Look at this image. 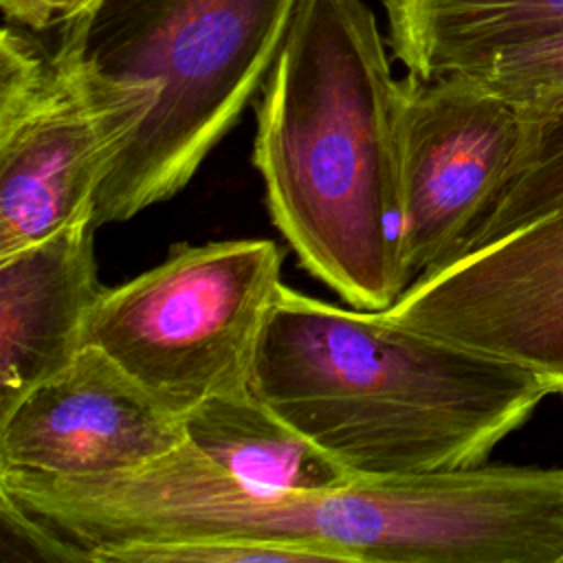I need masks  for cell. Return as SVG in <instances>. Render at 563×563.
<instances>
[{
  "instance_id": "6da1fadb",
  "label": "cell",
  "mask_w": 563,
  "mask_h": 563,
  "mask_svg": "<svg viewBox=\"0 0 563 563\" xmlns=\"http://www.w3.org/2000/svg\"><path fill=\"white\" fill-rule=\"evenodd\" d=\"M0 488L92 563L167 543H292L332 563H563V468L464 466L314 493L240 482L189 442L117 475L0 468Z\"/></svg>"
},
{
  "instance_id": "7a4b0ae2",
  "label": "cell",
  "mask_w": 563,
  "mask_h": 563,
  "mask_svg": "<svg viewBox=\"0 0 563 563\" xmlns=\"http://www.w3.org/2000/svg\"><path fill=\"white\" fill-rule=\"evenodd\" d=\"M405 84L365 0H301L255 101L273 224L341 299L387 310L400 275Z\"/></svg>"
},
{
  "instance_id": "3957f363",
  "label": "cell",
  "mask_w": 563,
  "mask_h": 563,
  "mask_svg": "<svg viewBox=\"0 0 563 563\" xmlns=\"http://www.w3.org/2000/svg\"><path fill=\"white\" fill-rule=\"evenodd\" d=\"M253 391L361 477L484 464L550 385L523 365L282 286Z\"/></svg>"
},
{
  "instance_id": "277c9868",
  "label": "cell",
  "mask_w": 563,
  "mask_h": 563,
  "mask_svg": "<svg viewBox=\"0 0 563 563\" xmlns=\"http://www.w3.org/2000/svg\"><path fill=\"white\" fill-rule=\"evenodd\" d=\"M301 0H81L55 29L154 106L95 202V227L176 196L262 90Z\"/></svg>"
},
{
  "instance_id": "5b68a950",
  "label": "cell",
  "mask_w": 563,
  "mask_h": 563,
  "mask_svg": "<svg viewBox=\"0 0 563 563\" xmlns=\"http://www.w3.org/2000/svg\"><path fill=\"white\" fill-rule=\"evenodd\" d=\"M273 240L176 244L145 273L103 290L88 343L165 407L251 389L264 323L282 288Z\"/></svg>"
},
{
  "instance_id": "8992f818",
  "label": "cell",
  "mask_w": 563,
  "mask_h": 563,
  "mask_svg": "<svg viewBox=\"0 0 563 563\" xmlns=\"http://www.w3.org/2000/svg\"><path fill=\"white\" fill-rule=\"evenodd\" d=\"M154 88L101 73L84 51L7 24L0 35V255L95 220Z\"/></svg>"
},
{
  "instance_id": "52a82bcc",
  "label": "cell",
  "mask_w": 563,
  "mask_h": 563,
  "mask_svg": "<svg viewBox=\"0 0 563 563\" xmlns=\"http://www.w3.org/2000/svg\"><path fill=\"white\" fill-rule=\"evenodd\" d=\"M400 119V275L442 266L504 189L521 145L519 108L466 75H407Z\"/></svg>"
},
{
  "instance_id": "ba28073f",
  "label": "cell",
  "mask_w": 563,
  "mask_h": 563,
  "mask_svg": "<svg viewBox=\"0 0 563 563\" xmlns=\"http://www.w3.org/2000/svg\"><path fill=\"white\" fill-rule=\"evenodd\" d=\"M385 314L523 365L563 398V207L451 257Z\"/></svg>"
},
{
  "instance_id": "9c48e42d",
  "label": "cell",
  "mask_w": 563,
  "mask_h": 563,
  "mask_svg": "<svg viewBox=\"0 0 563 563\" xmlns=\"http://www.w3.org/2000/svg\"><path fill=\"white\" fill-rule=\"evenodd\" d=\"M185 442L183 416L92 343L0 413V468L55 477L128 473Z\"/></svg>"
},
{
  "instance_id": "30bf717a",
  "label": "cell",
  "mask_w": 563,
  "mask_h": 563,
  "mask_svg": "<svg viewBox=\"0 0 563 563\" xmlns=\"http://www.w3.org/2000/svg\"><path fill=\"white\" fill-rule=\"evenodd\" d=\"M95 229L84 218L0 255V413L88 345L106 290L97 277Z\"/></svg>"
},
{
  "instance_id": "8fae6325",
  "label": "cell",
  "mask_w": 563,
  "mask_h": 563,
  "mask_svg": "<svg viewBox=\"0 0 563 563\" xmlns=\"http://www.w3.org/2000/svg\"><path fill=\"white\" fill-rule=\"evenodd\" d=\"M183 424L187 442L198 453L251 486L314 493L361 479L279 416L253 387L200 402L183 418Z\"/></svg>"
},
{
  "instance_id": "7c38bea8",
  "label": "cell",
  "mask_w": 563,
  "mask_h": 563,
  "mask_svg": "<svg viewBox=\"0 0 563 563\" xmlns=\"http://www.w3.org/2000/svg\"><path fill=\"white\" fill-rule=\"evenodd\" d=\"M389 48L422 79L464 75L488 55L563 26V0H380Z\"/></svg>"
},
{
  "instance_id": "4fadbf2b",
  "label": "cell",
  "mask_w": 563,
  "mask_h": 563,
  "mask_svg": "<svg viewBox=\"0 0 563 563\" xmlns=\"http://www.w3.org/2000/svg\"><path fill=\"white\" fill-rule=\"evenodd\" d=\"M517 108L523 134L515 167L493 207L453 257L563 207V90Z\"/></svg>"
},
{
  "instance_id": "5bb4252c",
  "label": "cell",
  "mask_w": 563,
  "mask_h": 563,
  "mask_svg": "<svg viewBox=\"0 0 563 563\" xmlns=\"http://www.w3.org/2000/svg\"><path fill=\"white\" fill-rule=\"evenodd\" d=\"M464 75L515 106H526L548 95L561 92L563 26L534 40L501 48L475 64Z\"/></svg>"
},
{
  "instance_id": "9a60e30c",
  "label": "cell",
  "mask_w": 563,
  "mask_h": 563,
  "mask_svg": "<svg viewBox=\"0 0 563 563\" xmlns=\"http://www.w3.org/2000/svg\"><path fill=\"white\" fill-rule=\"evenodd\" d=\"M332 563L328 554L273 541L249 539H216V541H189L167 543L152 548H136L121 552L114 563Z\"/></svg>"
},
{
  "instance_id": "2e32d148",
  "label": "cell",
  "mask_w": 563,
  "mask_h": 563,
  "mask_svg": "<svg viewBox=\"0 0 563 563\" xmlns=\"http://www.w3.org/2000/svg\"><path fill=\"white\" fill-rule=\"evenodd\" d=\"M0 561H90L92 554L0 488Z\"/></svg>"
},
{
  "instance_id": "e0dca14e",
  "label": "cell",
  "mask_w": 563,
  "mask_h": 563,
  "mask_svg": "<svg viewBox=\"0 0 563 563\" xmlns=\"http://www.w3.org/2000/svg\"><path fill=\"white\" fill-rule=\"evenodd\" d=\"M81 0H0L7 24L44 33L55 29Z\"/></svg>"
}]
</instances>
